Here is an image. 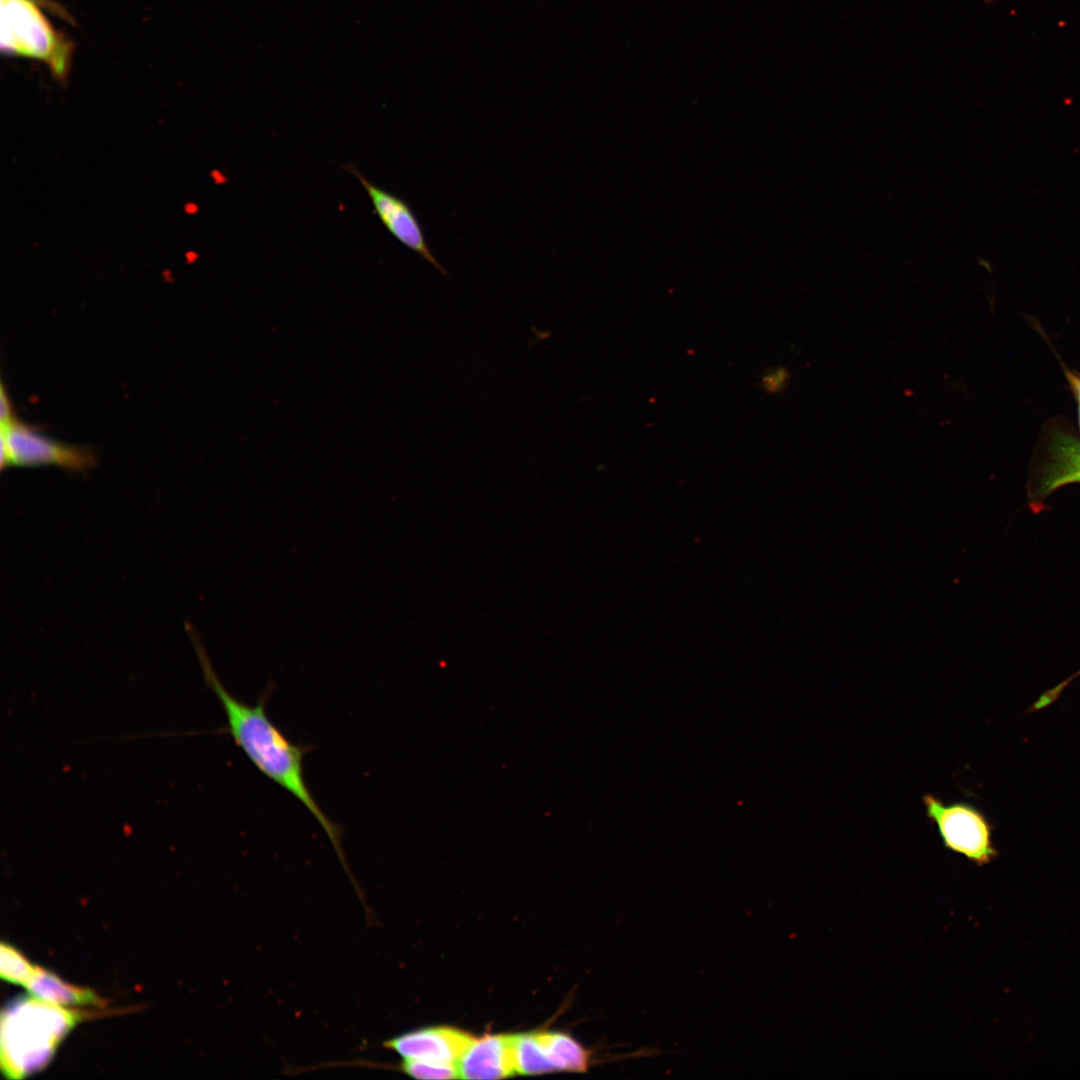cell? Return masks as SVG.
Returning a JSON list of instances; mask_svg holds the SVG:
<instances>
[{
    "instance_id": "cell-1",
    "label": "cell",
    "mask_w": 1080,
    "mask_h": 1080,
    "mask_svg": "<svg viewBox=\"0 0 1080 1080\" xmlns=\"http://www.w3.org/2000/svg\"><path fill=\"white\" fill-rule=\"evenodd\" d=\"M195 647L206 685L218 698L226 717L225 731L251 763L268 779L296 798L317 820L348 876L356 884L342 848V830L322 810L304 776V758L309 747L293 743L269 718L267 696L248 704L233 696L222 684L196 631L186 625Z\"/></svg>"
},
{
    "instance_id": "cell-2",
    "label": "cell",
    "mask_w": 1080,
    "mask_h": 1080,
    "mask_svg": "<svg viewBox=\"0 0 1080 1080\" xmlns=\"http://www.w3.org/2000/svg\"><path fill=\"white\" fill-rule=\"evenodd\" d=\"M84 1016L32 996L9 1004L1 1014L3 1074L9 1079H22L43 1069Z\"/></svg>"
},
{
    "instance_id": "cell-3",
    "label": "cell",
    "mask_w": 1080,
    "mask_h": 1080,
    "mask_svg": "<svg viewBox=\"0 0 1080 1080\" xmlns=\"http://www.w3.org/2000/svg\"><path fill=\"white\" fill-rule=\"evenodd\" d=\"M1 1V49L47 64L54 77L66 79L71 45L49 23L34 0Z\"/></svg>"
},
{
    "instance_id": "cell-4",
    "label": "cell",
    "mask_w": 1080,
    "mask_h": 1080,
    "mask_svg": "<svg viewBox=\"0 0 1080 1080\" xmlns=\"http://www.w3.org/2000/svg\"><path fill=\"white\" fill-rule=\"evenodd\" d=\"M922 801L926 816L936 826L944 848L979 866L989 864L997 857L992 840L994 826L978 808L961 801L944 803L931 794L923 795Z\"/></svg>"
},
{
    "instance_id": "cell-5",
    "label": "cell",
    "mask_w": 1080,
    "mask_h": 1080,
    "mask_svg": "<svg viewBox=\"0 0 1080 1080\" xmlns=\"http://www.w3.org/2000/svg\"><path fill=\"white\" fill-rule=\"evenodd\" d=\"M96 463L95 452L86 447L54 440L16 417L1 424V469L11 465H54L86 472Z\"/></svg>"
},
{
    "instance_id": "cell-6",
    "label": "cell",
    "mask_w": 1080,
    "mask_h": 1080,
    "mask_svg": "<svg viewBox=\"0 0 1080 1080\" xmlns=\"http://www.w3.org/2000/svg\"><path fill=\"white\" fill-rule=\"evenodd\" d=\"M343 168L358 179L386 229L405 247L432 264L440 273L447 275V271L431 252L423 229L410 206L403 199L366 179L355 166L344 165Z\"/></svg>"
},
{
    "instance_id": "cell-7",
    "label": "cell",
    "mask_w": 1080,
    "mask_h": 1080,
    "mask_svg": "<svg viewBox=\"0 0 1080 1080\" xmlns=\"http://www.w3.org/2000/svg\"><path fill=\"white\" fill-rule=\"evenodd\" d=\"M473 1038L471 1034L456 1028L435 1026L399 1034L385 1040L382 1046L403 1059L457 1065Z\"/></svg>"
},
{
    "instance_id": "cell-8",
    "label": "cell",
    "mask_w": 1080,
    "mask_h": 1080,
    "mask_svg": "<svg viewBox=\"0 0 1080 1080\" xmlns=\"http://www.w3.org/2000/svg\"><path fill=\"white\" fill-rule=\"evenodd\" d=\"M459 1078L500 1079L516 1073L512 1034L473 1038L457 1063Z\"/></svg>"
},
{
    "instance_id": "cell-9",
    "label": "cell",
    "mask_w": 1080,
    "mask_h": 1080,
    "mask_svg": "<svg viewBox=\"0 0 1080 1080\" xmlns=\"http://www.w3.org/2000/svg\"><path fill=\"white\" fill-rule=\"evenodd\" d=\"M1080 483V442L1069 432L1053 430L1046 444L1038 495L1047 496L1069 483Z\"/></svg>"
},
{
    "instance_id": "cell-10",
    "label": "cell",
    "mask_w": 1080,
    "mask_h": 1080,
    "mask_svg": "<svg viewBox=\"0 0 1080 1080\" xmlns=\"http://www.w3.org/2000/svg\"><path fill=\"white\" fill-rule=\"evenodd\" d=\"M25 988L32 997L57 1006L92 1005L105 1007L107 1003L93 990L70 984L40 966H36L35 972Z\"/></svg>"
},
{
    "instance_id": "cell-11",
    "label": "cell",
    "mask_w": 1080,
    "mask_h": 1080,
    "mask_svg": "<svg viewBox=\"0 0 1080 1080\" xmlns=\"http://www.w3.org/2000/svg\"><path fill=\"white\" fill-rule=\"evenodd\" d=\"M539 1035L556 1071L584 1072L591 1065L592 1052L570 1035L551 1031Z\"/></svg>"
},
{
    "instance_id": "cell-12",
    "label": "cell",
    "mask_w": 1080,
    "mask_h": 1080,
    "mask_svg": "<svg viewBox=\"0 0 1080 1080\" xmlns=\"http://www.w3.org/2000/svg\"><path fill=\"white\" fill-rule=\"evenodd\" d=\"M516 1073L537 1075L555 1072L539 1032L512 1035Z\"/></svg>"
},
{
    "instance_id": "cell-13",
    "label": "cell",
    "mask_w": 1080,
    "mask_h": 1080,
    "mask_svg": "<svg viewBox=\"0 0 1080 1080\" xmlns=\"http://www.w3.org/2000/svg\"><path fill=\"white\" fill-rule=\"evenodd\" d=\"M33 965L20 951L8 943L0 945V976L7 982L26 986L35 972Z\"/></svg>"
},
{
    "instance_id": "cell-14",
    "label": "cell",
    "mask_w": 1080,
    "mask_h": 1080,
    "mask_svg": "<svg viewBox=\"0 0 1080 1080\" xmlns=\"http://www.w3.org/2000/svg\"><path fill=\"white\" fill-rule=\"evenodd\" d=\"M400 1070L416 1079H454L459 1078L455 1064L426 1060L403 1059Z\"/></svg>"
},
{
    "instance_id": "cell-15",
    "label": "cell",
    "mask_w": 1080,
    "mask_h": 1080,
    "mask_svg": "<svg viewBox=\"0 0 1080 1080\" xmlns=\"http://www.w3.org/2000/svg\"><path fill=\"white\" fill-rule=\"evenodd\" d=\"M790 380L791 374L788 368L779 365L767 368L760 375L757 386L766 394L778 395L787 389Z\"/></svg>"
},
{
    "instance_id": "cell-16",
    "label": "cell",
    "mask_w": 1080,
    "mask_h": 1080,
    "mask_svg": "<svg viewBox=\"0 0 1080 1080\" xmlns=\"http://www.w3.org/2000/svg\"><path fill=\"white\" fill-rule=\"evenodd\" d=\"M0 416L1 424L7 423L15 418L14 408L9 395L5 389L4 383H1L0 390Z\"/></svg>"
},
{
    "instance_id": "cell-17",
    "label": "cell",
    "mask_w": 1080,
    "mask_h": 1080,
    "mask_svg": "<svg viewBox=\"0 0 1080 1080\" xmlns=\"http://www.w3.org/2000/svg\"><path fill=\"white\" fill-rule=\"evenodd\" d=\"M1065 375L1071 384L1076 398L1080 399V375H1077L1067 369H1064Z\"/></svg>"
},
{
    "instance_id": "cell-18",
    "label": "cell",
    "mask_w": 1080,
    "mask_h": 1080,
    "mask_svg": "<svg viewBox=\"0 0 1080 1080\" xmlns=\"http://www.w3.org/2000/svg\"><path fill=\"white\" fill-rule=\"evenodd\" d=\"M1077 401H1078V413H1079V423H1080V399L1077 398Z\"/></svg>"
},
{
    "instance_id": "cell-19",
    "label": "cell",
    "mask_w": 1080,
    "mask_h": 1080,
    "mask_svg": "<svg viewBox=\"0 0 1080 1080\" xmlns=\"http://www.w3.org/2000/svg\"><path fill=\"white\" fill-rule=\"evenodd\" d=\"M983 1H984L985 3H992V2H994L995 0H983Z\"/></svg>"
}]
</instances>
